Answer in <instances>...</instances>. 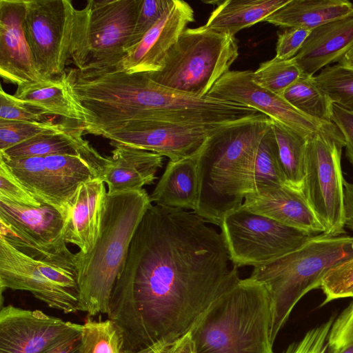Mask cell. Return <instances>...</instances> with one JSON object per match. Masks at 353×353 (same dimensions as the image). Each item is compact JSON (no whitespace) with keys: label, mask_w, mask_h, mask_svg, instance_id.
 <instances>
[{"label":"cell","mask_w":353,"mask_h":353,"mask_svg":"<svg viewBox=\"0 0 353 353\" xmlns=\"http://www.w3.org/2000/svg\"><path fill=\"white\" fill-rule=\"evenodd\" d=\"M221 233L192 211L149 206L112 292L108 319L123 350L170 344L241 279Z\"/></svg>","instance_id":"cell-1"},{"label":"cell","mask_w":353,"mask_h":353,"mask_svg":"<svg viewBox=\"0 0 353 353\" xmlns=\"http://www.w3.org/2000/svg\"><path fill=\"white\" fill-rule=\"evenodd\" d=\"M272 120L260 114L224 125L210 134L197 153L199 201L194 212L220 227L250 192L257 147Z\"/></svg>","instance_id":"cell-2"},{"label":"cell","mask_w":353,"mask_h":353,"mask_svg":"<svg viewBox=\"0 0 353 353\" xmlns=\"http://www.w3.org/2000/svg\"><path fill=\"white\" fill-rule=\"evenodd\" d=\"M152 204L145 189L107 194L97 239L87 253H76L79 311L89 316L109 312L117 279L143 215Z\"/></svg>","instance_id":"cell-3"},{"label":"cell","mask_w":353,"mask_h":353,"mask_svg":"<svg viewBox=\"0 0 353 353\" xmlns=\"http://www.w3.org/2000/svg\"><path fill=\"white\" fill-rule=\"evenodd\" d=\"M269 294L248 277L217 296L191 327L196 353H274Z\"/></svg>","instance_id":"cell-4"},{"label":"cell","mask_w":353,"mask_h":353,"mask_svg":"<svg viewBox=\"0 0 353 353\" xmlns=\"http://www.w3.org/2000/svg\"><path fill=\"white\" fill-rule=\"evenodd\" d=\"M353 257V236H312L296 250L254 267L249 276L266 288L271 301L273 343L300 299L321 287L333 268Z\"/></svg>","instance_id":"cell-5"},{"label":"cell","mask_w":353,"mask_h":353,"mask_svg":"<svg viewBox=\"0 0 353 353\" xmlns=\"http://www.w3.org/2000/svg\"><path fill=\"white\" fill-rule=\"evenodd\" d=\"M239 57L235 36L207 28H186L168 52L161 69L147 73L156 83L205 97Z\"/></svg>","instance_id":"cell-6"},{"label":"cell","mask_w":353,"mask_h":353,"mask_svg":"<svg viewBox=\"0 0 353 353\" xmlns=\"http://www.w3.org/2000/svg\"><path fill=\"white\" fill-rule=\"evenodd\" d=\"M30 292L48 307L65 314L79 311L76 254L68 247L36 259L0 237V290Z\"/></svg>","instance_id":"cell-7"},{"label":"cell","mask_w":353,"mask_h":353,"mask_svg":"<svg viewBox=\"0 0 353 353\" xmlns=\"http://www.w3.org/2000/svg\"><path fill=\"white\" fill-rule=\"evenodd\" d=\"M142 0H90L79 10L72 62L81 72L115 70L125 55Z\"/></svg>","instance_id":"cell-8"},{"label":"cell","mask_w":353,"mask_h":353,"mask_svg":"<svg viewBox=\"0 0 353 353\" xmlns=\"http://www.w3.org/2000/svg\"><path fill=\"white\" fill-rule=\"evenodd\" d=\"M345 142L343 137L325 132L307 139L305 176L302 192L322 225L324 235L345 233L343 176L341 159Z\"/></svg>","instance_id":"cell-9"},{"label":"cell","mask_w":353,"mask_h":353,"mask_svg":"<svg viewBox=\"0 0 353 353\" xmlns=\"http://www.w3.org/2000/svg\"><path fill=\"white\" fill-rule=\"evenodd\" d=\"M79 10L70 0H26L24 29L44 79L61 74L74 55Z\"/></svg>","instance_id":"cell-10"},{"label":"cell","mask_w":353,"mask_h":353,"mask_svg":"<svg viewBox=\"0 0 353 353\" xmlns=\"http://www.w3.org/2000/svg\"><path fill=\"white\" fill-rule=\"evenodd\" d=\"M220 228L230 261L236 268L268 263L314 236L241 207L224 216Z\"/></svg>","instance_id":"cell-11"},{"label":"cell","mask_w":353,"mask_h":353,"mask_svg":"<svg viewBox=\"0 0 353 353\" xmlns=\"http://www.w3.org/2000/svg\"><path fill=\"white\" fill-rule=\"evenodd\" d=\"M0 159L41 203L55 208L63 216L79 186L99 178L101 168L99 164L80 155Z\"/></svg>","instance_id":"cell-12"},{"label":"cell","mask_w":353,"mask_h":353,"mask_svg":"<svg viewBox=\"0 0 353 353\" xmlns=\"http://www.w3.org/2000/svg\"><path fill=\"white\" fill-rule=\"evenodd\" d=\"M228 123L137 121L103 130L97 136L120 144L153 152L177 161L199 152L207 137Z\"/></svg>","instance_id":"cell-13"},{"label":"cell","mask_w":353,"mask_h":353,"mask_svg":"<svg viewBox=\"0 0 353 353\" xmlns=\"http://www.w3.org/2000/svg\"><path fill=\"white\" fill-rule=\"evenodd\" d=\"M252 74L251 70L229 71L214 84L207 96L252 108L306 137L319 132L343 137L333 122L312 118L281 96L256 84Z\"/></svg>","instance_id":"cell-14"},{"label":"cell","mask_w":353,"mask_h":353,"mask_svg":"<svg viewBox=\"0 0 353 353\" xmlns=\"http://www.w3.org/2000/svg\"><path fill=\"white\" fill-rule=\"evenodd\" d=\"M0 237L36 259L67 246L63 238L64 218L46 203L27 207L0 200Z\"/></svg>","instance_id":"cell-15"},{"label":"cell","mask_w":353,"mask_h":353,"mask_svg":"<svg viewBox=\"0 0 353 353\" xmlns=\"http://www.w3.org/2000/svg\"><path fill=\"white\" fill-rule=\"evenodd\" d=\"M77 323L8 305L0 311V353H40Z\"/></svg>","instance_id":"cell-16"},{"label":"cell","mask_w":353,"mask_h":353,"mask_svg":"<svg viewBox=\"0 0 353 353\" xmlns=\"http://www.w3.org/2000/svg\"><path fill=\"white\" fill-rule=\"evenodd\" d=\"M194 21L191 6L184 1L174 0L171 7L143 39L126 52L115 70L128 74L160 70L170 48Z\"/></svg>","instance_id":"cell-17"},{"label":"cell","mask_w":353,"mask_h":353,"mask_svg":"<svg viewBox=\"0 0 353 353\" xmlns=\"http://www.w3.org/2000/svg\"><path fill=\"white\" fill-rule=\"evenodd\" d=\"M26 0H0V75L17 86L44 79L24 29Z\"/></svg>","instance_id":"cell-18"},{"label":"cell","mask_w":353,"mask_h":353,"mask_svg":"<svg viewBox=\"0 0 353 353\" xmlns=\"http://www.w3.org/2000/svg\"><path fill=\"white\" fill-rule=\"evenodd\" d=\"M241 208L312 235L324 232L302 191L287 184L247 194Z\"/></svg>","instance_id":"cell-19"},{"label":"cell","mask_w":353,"mask_h":353,"mask_svg":"<svg viewBox=\"0 0 353 353\" xmlns=\"http://www.w3.org/2000/svg\"><path fill=\"white\" fill-rule=\"evenodd\" d=\"M107 194L99 178L88 181L79 186L63 214V240L82 253L90 252L97 239Z\"/></svg>","instance_id":"cell-20"},{"label":"cell","mask_w":353,"mask_h":353,"mask_svg":"<svg viewBox=\"0 0 353 353\" xmlns=\"http://www.w3.org/2000/svg\"><path fill=\"white\" fill-rule=\"evenodd\" d=\"M112 156L99 172V178L108 186V193L135 191L150 185L162 167L159 154L120 144H112Z\"/></svg>","instance_id":"cell-21"},{"label":"cell","mask_w":353,"mask_h":353,"mask_svg":"<svg viewBox=\"0 0 353 353\" xmlns=\"http://www.w3.org/2000/svg\"><path fill=\"white\" fill-rule=\"evenodd\" d=\"M75 71L74 68L67 69L58 77L17 86L14 96L46 115L80 123L85 128L91 118L73 92Z\"/></svg>","instance_id":"cell-22"},{"label":"cell","mask_w":353,"mask_h":353,"mask_svg":"<svg viewBox=\"0 0 353 353\" xmlns=\"http://www.w3.org/2000/svg\"><path fill=\"white\" fill-rule=\"evenodd\" d=\"M353 48V14L313 29L294 57L303 73L311 76L339 63Z\"/></svg>","instance_id":"cell-23"},{"label":"cell","mask_w":353,"mask_h":353,"mask_svg":"<svg viewBox=\"0 0 353 353\" xmlns=\"http://www.w3.org/2000/svg\"><path fill=\"white\" fill-rule=\"evenodd\" d=\"M84 132L83 124L72 122L63 130L41 134L1 151L0 157L18 159L58 154L80 155L102 167L106 157L101 156L83 138Z\"/></svg>","instance_id":"cell-24"},{"label":"cell","mask_w":353,"mask_h":353,"mask_svg":"<svg viewBox=\"0 0 353 353\" xmlns=\"http://www.w3.org/2000/svg\"><path fill=\"white\" fill-rule=\"evenodd\" d=\"M197 153L177 161H168L149 195L152 203L192 212L196 210L199 201Z\"/></svg>","instance_id":"cell-25"},{"label":"cell","mask_w":353,"mask_h":353,"mask_svg":"<svg viewBox=\"0 0 353 353\" xmlns=\"http://www.w3.org/2000/svg\"><path fill=\"white\" fill-rule=\"evenodd\" d=\"M353 14L348 0H290L264 21L282 28L313 29Z\"/></svg>","instance_id":"cell-26"},{"label":"cell","mask_w":353,"mask_h":353,"mask_svg":"<svg viewBox=\"0 0 353 353\" xmlns=\"http://www.w3.org/2000/svg\"><path fill=\"white\" fill-rule=\"evenodd\" d=\"M290 0H227L221 1L212 12L207 28L235 34L259 22L283 7Z\"/></svg>","instance_id":"cell-27"},{"label":"cell","mask_w":353,"mask_h":353,"mask_svg":"<svg viewBox=\"0 0 353 353\" xmlns=\"http://www.w3.org/2000/svg\"><path fill=\"white\" fill-rule=\"evenodd\" d=\"M281 168L286 184L301 190L305 176L307 137L281 123L272 121Z\"/></svg>","instance_id":"cell-28"},{"label":"cell","mask_w":353,"mask_h":353,"mask_svg":"<svg viewBox=\"0 0 353 353\" xmlns=\"http://www.w3.org/2000/svg\"><path fill=\"white\" fill-rule=\"evenodd\" d=\"M272 125V122L255 153L251 168L250 193L286 184Z\"/></svg>","instance_id":"cell-29"},{"label":"cell","mask_w":353,"mask_h":353,"mask_svg":"<svg viewBox=\"0 0 353 353\" xmlns=\"http://www.w3.org/2000/svg\"><path fill=\"white\" fill-rule=\"evenodd\" d=\"M281 97L305 114L318 120L332 122L334 103L317 84L314 75L302 73Z\"/></svg>","instance_id":"cell-30"},{"label":"cell","mask_w":353,"mask_h":353,"mask_svg":"<svg viewBox=\"0 0 353 353\" xmlns=\"http://www.w3.org/2000/svg\"><path fill=\"white\" fill-rule=\"evenodd\" d=\"M123 343V333L115 322L88 319L81 325L79 353H122Z\"/></svg>","instance_id":"cell-31"},{"label":"cell","mask_w":353,"mask_h":353,"mask_svg":"<svg viewBox=\"0 0 353 353\" xmlns=\"http://www.w3.org/2000/svg\"><path fill=\"white\" fill-rule=\"evenodd\" d=\"M302 73L294 58L284 60L275 57L261 63L252 71V78L260 87L281 96Z\"/></svg>","instance_id":"cell-32"},{"label":"cell","mask_w":353,"mask_h":353,"mask_svg":"<svg viewBox=\"0 0 353 353\" xmlns=\"http://www.w3.org/2000/svg\"><path fill=\"white\" fill-rule=\"evenodd\" d=\"M319 87L332 102L353 112V70L337 63L314 75Z\"/></svg>","instance_id":"cell-33"},{"label":"cell","mask_w":353,"mask_h":353,"mask_svg":"<svg viewBox=\"0 0 353 353\" xmlns=\"http://www.w3.org/2000/svg\"><path fill=\"white\" fill-rule=\"evenodd\" d=\"M72 121H17L0 119V152L43 133L58 131L69 126Z\"/></svg>","instance_id":"cell-34"},{"label":"cell","mask_w":353,"mask_h":353,"mask_svg":"<svg viewBox=\"0 0 353 353\" xmlns=\"http://www.w3.org/2000/svg\"><path fill=\"white\" fill-rule=\"evenodd\" d=\"M320 288L325 295L321 306L334 300L353 297V257L330 270Z\"/></svg>","instance_id":"cell-35"},{"label":"cell","mask_w":353,"mask_h":353,"mask_svg":"<svg viewBox=\"0 0 353 353\" xmlns=\"http://www.w3.org/2000/svg\"><path fill=\"white\" fill-rule=\"evenodd\" d=\"M174 0H142L125 52L137 45L171 7ZM126 54V53H125Z\"/></svg>","instance_id":"cell-36"},{"label":"cell","mask_w":353,"mask_h":353,"mask_svg":"<svg viewBox=\"0 0 353 353\" xmlns=\"http://www.w3.org/2000/svg\"><path fill=\"white\" fill-rule=\"evenodd\" d=\"M0 200L27 207H39L42 204L1 159Z\"/></svg>","instance_id":"cell-37"},{"label":"cell","mask_w":353,"mask_h":353,"mask_svg":"<svg viewBox=\"0 0 353 353\" xmlns=\"http://www.w3.org/2000/svg\"><path fill=\"white\" fill-rule=\"evenodd\" d=\"M334 319L335 316H332L310 329L298 341L289 345L283 353H332L329 336Z\"/></svg>","instance_id":"cell-38"},{"label":"cell","mask_w":353,"mask_h":353,"mask_svg":"<svg viewBox=\"0 0 353 353\" xmlns=\"http://www.w3.org/2000/svg\"><path fill=\"white\" fill-rule=\"evenodd\" d=\"M46 114L18 99L0 88V119L17 121H41Z\"/></svg>","instance_id":"cell-39"},{"label":"cell","mask_w":353,"mask_h":353,"mask_svg":"<svg viewBox=\"0 0 353 353\" xmlns=\"http://www.w3.org/2000/svg\"><path fill=\"white\" fill-rule=\"evenodd\" d=\"M329 343L332 353H336L353 343V302L333 321Z\"/></svg>","instance_id":"cell-40"},{"label":"cell","mask_w":353,"mask_h":353,"mask_svg":"<svg viewBox=\"0 0 353 353\" xmlns=\"http://www.w3.org/2000/svg\"><path fill=\"white\" fill-rule=\"evenodd\" d=\"M311 31V30L303 28H286L278 34L275 57L284 60L294 58L301 48Z\"/></svg>","instance_id":"cell-41"},{"label":"cell","mask_w":353,"mask_h":353,"mask_svg":"<svg viewBox=\"0 0 353 353\" xmlns=\"http://www.w3.org/2000/svg\"><path fill=\"white\" fill-rule=\"evenodd\" d=\"M332 122L342 133L345 142V154L353 167V112L333 103Z\"/></svg>","instance_id":"cell-42"},{"label":"cell","mask_w":353,"mask_h":353,"mask_svg":"<svg viewBox=\"0 0 353 353\" xmlns=\"http://www.w3.org/2000/svg\"><path fill=\"white\" fill-rule=\"evenodd\" d=\"M81 325L61 336L40 353H79L81 343Z\"/></svg>","instance_id":"cell-43"},{"label":"cell","mask_w":353,"mask_h":353,"mask_svg":"<svg viewBox=\"0 0 353 353\" xmlns=\"http://www.w3.org/2000/svg\"><path fill=\"white\" fill-rule=\"evenodd\" d=\"M165 353H196L190 330L170 344Z\"/></svg>","instance_id":"cell-44"},{"label":"cell","mask_w":353,"mask_h":353,"mask_svg":"<svg viewBox=\"0 0 353 353\" xmlns=\"http://www.w3.org/2000/svg\"><path fill=\"white\" fill-rule=\"evenodd\" d=\"M343 201L345 226L353 231V183L344 181Z\"/></svg>","instance_id":"cell-45"},{"label":"cell","mask_w":353,"mask_h":353,"mask_svg":"<svg viewBox=\"0 0 353 353\" xmlns=\"http://www.w3.org/2000/svg\"><path fill=\"white\" fill-rule=\"evenodd\" d=\"M169 345L159 342L138 350H123L122 353H165Z\"/></svg>","instance_id":"cell-46"},{"label":"cell","mask_w":353,"mask_h":353,"mask_svg":"<svg viewBox=\"0 0 353 353\" xmlns=\"http://www.w3.org/2000/svg\"><path fill=\"white\" fill-rule=\"evenodd\" d=\"M339 63L353 70V48Z\"/></svg>","instance_id":"cell-47"},{"label":"cell","mask_w":353,"mask_h":353,"mask_svg":"<svg viewBox=\"0 0 353 353\" xmlns=\"http://www.w3.org/2000/svg\"><path fill=\"white\" fill-rule=\"evenodd\" d=\"M336 353H353V343Z\"/></svg>","instance_id":"cell-48"}]
</instances>
